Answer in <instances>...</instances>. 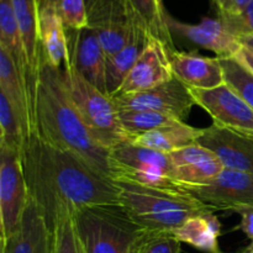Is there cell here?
I'll list each match as a JSON object with an SVG mask.
<instances>
[{
    "label": "cell",
    "mask_w": 253,
    "mask_h": 253,
    "mask_svg": "<svg viewBox=\"0 0 253 253\" xmlns=\"http://www.w3.org/2000/svg\"><path fill=\"white\" fill-rule=\"evenodd\" d=\"M169 158L173 179L183 189L209 184L225 169L219 158L199 143L174 151Z\"/></svg>",
    "instance_id": "obj_15"
},
{
    "label": "cell",
    "mask_w": 253,
    "mask_h": 253,
    "mask_svg": "<svg viewBox=\"0 0 253 253\" xmlns=\"http://www.w3.org/2000/svg\"><path fill=\"white\" fill-rule=\"evenodd\" d=\"M190 93L195 104L211 116L212 124L253 138V109L229 84L209 90L190 89Z\"/></svg>",
    "instance_id": "obj_9"
},
{
    "label": "cell",
    "mask_w": 253,
    "mask_h": 253,
    "mask_svg": "<svg viewBox=\"0 0 253 253\" xmlns=\"http://www.w3.org/2000/svg\"><path fill=\"white\" fill-rule=\"evenodd\" d=\"M240 64L245 67L247 71H250L253 74V52L250 51L247 47L242 46V48L237 52L236 56L234 57Z\"/></svg>",
    "instance_id": "obj_36"
},
{
    "label": "cell",
    "mask_w": 253,
    "mask_h": 253,
    "mask_svg": "<svg viewBox=\"0 0 253 253\" xmlns=\"http://www.w3.org/2000/svg\"><path fill=\"white\" fill-rule=\"evenodd\" d=\"M197 143L214 153L225 169L253 174V138L212 124L203 128Z\"/></svg>",
    "instance_id": "obj_14"
},
{
    "label": "cell",
    "mask_w": 253,
    "mask_h": 253,
    "mask_svg": "<svg viewBox=\"0 0 253 253\" xmlns=\"http://www.w3.org/2000/svg\"><path fill=\"white\" fill-rule=\"evenodd\" d=\"M237 212L241 215V221L234 230L242 231L251 241L242 253H253V209H242Z\"/></svg>",
    "instance_id": "obj_35"
},
{
    "label": "cell",
    "mask_w": 253,
    "mask_h": 253,
    "mask_svg": "<svg viewBox=\"0 0 253 253\" xmlns=\"http://www.w3.org/2000/svg\"><path fill=\"white\" fill-rule=\"evenodd\" d=\"M166 25L170 35H175L195 46L211 51L217 58H234L242 44L235 36H232L219 19L204 17L199 24H187L178 21L167 12Z\"/></svg>",
    "instance_id": "obj_13"
},
{
    "label": "cell",
    "mask_w": 253,
    "mask_h": 253,
    "mask_svg": "<svg viewBox=\"0 0 253 253\" xmlns=\"http://www.w3.org/2000/svg\"><path fill=\"white\" fill-rule=\"evenodd\" d=\"M118 115L121 126L132 140L156 128L180 121L174 116L146 110H118Z\"/></svg>",
    "instance_id": "obj_26"
},
{
    "label": "cell",
    "mask_w": 253,
    "mask_h": 253,
    "mask_svg": "<svg viewBox=\"0 0 253 253\" xmlns=\"http://www.w3.org/2000/svg\"><path fill=\"white\" fill-rule=\"evenodd\" d=\"M0 147H10L22 152L27 140L21 121L5 94L0 93Z\"/></svg>",
    "instance_id": "obj_28"
},
{
    "label": "cell",
    "mask_w": 253,
    "mask_h": 253,
    "mask_svg": "<svg viewBox=\"0 0 253 253\" xmlns=\"http://www.w3.org/2000/svg\"><path fill=\"white\" fill-rule=\"evenodd\" d=\"M116 110H146L184 121L195 104L190 89L174 77L167 83L137 93L110 96Z\"/></svg>",
    "instance_id": "obj_8"
},
{
    "label": "cell",
    "mask_w": 253,
    "mask_h": 253,
    "mask_svg": "<svg viewBox=\"0 0 253 253\" xmlns=\"http://www.w3.org/2000/svg\"><path fill=\"white\" fill-rule=\"evenodd\" d=\"M169 59L174 77L188 88L209 90L226 83L217 57L169 49Z\"/></svg>",
    "instance_id": "obj_18"
},
{
    "label": "cell",
    "mask_w": 253,
    "mask_h": 253,
    "mask_svg": "<svg viewBox=\"0 0 253 253\" xmlns=\"http://www.w3.org/2000/svg\"><path fill=\"white\" fill-rule=\"evenodd\" d=\"M135 15L127 0H95L88 7V26L98 35L108 58L126 44Z\"/></svg>",
    "instance_id": "obj_10"
},
{
    "label": "cell",
    "mask_w": 253,
    "mask_h": 253,
    "mask_svg": "<svg viewBox=\"0 0 253 253\" xmlns=\"http://www.w3.org/2000/svg\"><path fill=\"white\" fill-rule=\"evenodd\" d=\"M221 222L215 212H207L188 219L170 234L180 242L208 253H220L219 237Z\"/></svg>",
    "instance_id": "obj_25"
},
{
    "label": "cell",
    "mask_w": 253,
    "mask_h": 253,
    "mask_svg": "<svg viewBox=\"0 0 253 253\" xmlns=\"http://www.w3.org/2000/svg\"><path fill=\"white\" fill-rule=\"evenodd\" d=\"M169 49L162 40L151 35L142 54L138 57L124 83L114 95L148 90L174 78L170 66Z\"/></svg>",
    "instance_id": "obj_12"
},
{
    "label": "cell",
    "mask_w": 253,
    "mask_h": 253,
    "mask_svg": "<svg viewBox=\"0 0 253 253\" xmlns=\"http://www.w3.org/2000/svg\"><path fill=\"white\" fill-rule=\"evenodd\" d=\"M62 72L72 104L96 142L111 151L121 143L132 141L121 126L118 110L108 94L85 81L71 63L66 64Z\"/></svg>",
    "instance_id": "obj_4"
},
{
    "label": "cell",
    "mask_w": 253,
    "mask_h": 253,
    "mask_svg": "<svg viewBox=\"0 0 253 253\" xmlns=\"http://www.w3.org/2000/svg\"><path fill=\"white\" fill-rule=\"evenodd\" d=\"M151 35L152 34L148 31L145 22L136 14L126 44L118 53L109 57L106 62V90L109 96L119 90L128 72L147 46Z\"/></svg>",
    "instance_id": "obj_20"
},
{
    "label": "cell",
    "mask_w": 253,
    "mask_h": 253,
    "mask_svg": "<svg viewBox=\"0 0 253 253\" xmlns=\"http://www.w3.org/2000/svg\"><path fill=\"white\" fill-rule=\"evenodd\" d=\"M0 93L9 99L29 138L35 131L34 98L12 57L2 47H0Z\"/></svg>",
    "instance_id": "obj_19"
},
{
    "label": "cell",
    "mask_w": 253,
    "mask_h": 253,
    "mask_svg": "<svg viewBox=\"0 0 253 253\" xmlns=\"http://www.w3.org/2000/svg\"><path fill=\"white\" fill-rule=\"evenodd\" d=\"M57 10L67 30L79 31L88 27V6L85 0H59Z\"/></svg>",
    "instance_id": "obj_32"
},
{
    "label": "cell",
    "mask_w": 253,
    "mask_h": 253,
    "mask_svg": "<svg viewBox=\"0 0 253 253\" xmlns=\"http://www.w3.org/2000/svg\"><path fill=\"white\" fill-rule=\"evenodd\" d=\"M133 11L145 22L148 31L153 36L162 40L170 49H174L172 41V35L166 25L165 6L158 2V0H127Z\"/></svg>",
    "instance_id": "obj_27"
},
{
    "label": "cell",
    "mask_w": 253,
    "mask_h": 253,
    "mask_svg": "<svg viewBox=\"0 0 253 253\" xmlns=\"http://www.w3.org/2000/svg\"><path fill=\"white\" fill-rule=\"evenodd\" d=\"M220 253H222V252H220Z\"/></svg>",
    "instance_id": "obj_40"
},
{
    "label": "cell",
    "mask_w": 253,
    "mask_h": 253,
    "mask_svg": "<svg viewBox=\"0 0 253 253\" xmlns=\"http://www.w3.org/2000/svg\"><path fill=\"white\" fill-rule=\"evenodd\" d=\"M53 253H85L73 212H64L54 226Z\"/></svg>",
    "instance_id": "obj_29"
},
{
    "label": "cell",
    "mask_w": 253,
    "mask_h": 253,
    "mask_svg": "<svg viewBox=\"0 0 253 253\" xmlns=\"http://www.w3.org/2000/svg\"><path fill=\"white\" fill-rule=\"evenodd\" d=\"M251 1L252 0H212L219 17L240 14Z\"/></svg>",
    "instance_id": "obj_34"
},
{
    "label": "cell",
    "mask_w": 253,
    "mask_h": 253,
    "mask_svg": "<svg viewBox=\"0 0 253 253\" xmlns=\"http://www.w3.org/2000/svg\"><path fill=\"white\" fill-rule=\"evenodd\" d=\"M35 132L54 147L74 153L114 180L110 151L96 142L72 104L63 72L42 59L34 93Z\"/></svg>",
    "instance_id": "obj_2"
},
{
    "label": "cell",
    "mask_w": 253,
    "mask_h": 253,
    "mask_svg": "<svg viewBox=\"0 0 253 253\" xmlns=\"http://www.w3.org/2000/svg\"><path fill=\"white\" fill-rule=\"evenodd\" d=\"M185 190L215 211L231 210L237 212L242 209H253V174L251 173L224 169L209 184Z\"/></svg>",
    "instance_id": "obj_11"
},
{
    "label": "cell",
    "mask_w": 253,
    "mask_h": 253,
    "mask_svg": "<svg viewBox=\"0 0 253 253\" xmlns=\"http://www.w3.org/2000/svg\"><path fill=\"white\" fill-rule=\"evenodd\" d=\"M180 244L170 232L143 230L133 245L132 253H180Z\"/></svg>",
    "instance_id": "obj_31"
},
{
    "label": "cell",
    "mask_w": 253,
    "mask_h": 253,
    "mask_svg": "<svg viewBox=\"0 0 253 253\" xmlns=\"http://www.w3.org/2000/svg\"><path fill=\"white\" fill-rule=\"evenodd\" d=\"M1 253H53V231L31 198L17 229L1 241Z\"/></svg>",
    "instance_id": "obj_16"
},
{
    "label": "cell",
    "mask_w": 253,
    "mask_h": 253,
    "mask_svg": "<svg viewBox=\"0 0 253 253\" xmlns=\"http://www.w3.org/2000/svg\"><path fill=\"white\" fill-rule=\"evenodd\" d=\"M74 32L73 44L69 49V63L83 77L103 93L106 90V62L108 56L98 35L90 27Z\"/></svg>",
    "instance_id": "obj_17"
},
{
    "label": "cell",
    "mask_w": 253,
    "mask_h": 253,
    "mask_svg": "<svg viewBox=\"0 0 253 253\" xmlns=\"http://www.w3.org/2000/svg\"><path fill=\"white\" fill-rule=\"evenodd\" d=\"M203 128L193 127L185 121H177L170 125L162 126L160 128L137 136L131 142L140 147L151 148L158 152L169 153L182 150L188 146L197 143Z\"/></svg>",
    "instance_id": "obj_24"
},
{
    "label": "cell",
    "mask_w": 253,
    "mask_h": 253,
    "mask_svg": "<svg viewBox=\"0 0 253 253\" xmlns=\"http://www.w3.org/2000/svg\"><path fill=\"white\" fill-rule=\"evenodd\" d=\"M41 2V6H47V5H51V6H58L59 0H40Z\"/></svg>",
    "instance_id": "obj_38"
},
{
    "label": "cell",
    "mask_w": 253,
    "mask_h": 253,
    "mask_svg": "<svg viewBox=\"0 0 253 253\" xmlns=\"http://www.w3.org/2000/svg\"><path fill=\"white\" fill-rule=\"evenodd\" d=\"M225 82L253 109V74L235 58H219Z\"/></svg>",
    "instance_id": "obj_30"
},
{
    "label": "cell",
    "mask_w": 253,
    "mask_h": 253,
    "mask_svg": "<svg viewBox=\"0 0 253 253\" xmlns=\"http://www.w3.org/2000/svg\"><path fill=\"white\" fill-rule=\"evenodd\" d=\"M114 182H131L145 187L168 190H185L172 177L169 155L140 147L131 141L110 151Z\"/></svg>",
    "instance_id": "obj_6"
},
{
    "label": "cell",
    "mask_w": 253,
    "mask_h": 253,
    "mask_svg": "<svg viewBox=\"0 0 253 253\" xmlns=\"http://www.w3.org/2000/svg\"><path fill=\"white\" fill-rule=\"evenodd\" d=\"M227 31L237 40L246 36H253V0L249 6L237 15L219 17Z\"/></svg>",
    "instance_id": "obj_33"
},
{
    "label": "cell",
    "mask_w": 253,
    "mask_h": 253,
    "mask_svg": "<svg viewBox=\"0 0 253 253\" xmlns=\"http://www.w3.org/2000/svg\"><path fill=\"white\" fill-rule=\"evenodd\" d=\"M74 220L85 253H132L143 231L119 205L86 208Z\"/></svg>",
    "instance_id": "obj_5"
},
{
    "label": "cell",
    "mask_w": 253,
    "mask_h": 253,
    "mask_svg": "<svg viewBox=\"0 0 253 253\" xmlns=\"http://www.w3.org/2000/svg\"><path fill=\"white\" fill-rule=\"evenodd\" d=\"M119 207L131 221L147 232H172L197 215L215 212L187 190L145 187L131 182H115Z\"/></svg>",
    "instance_id": "obj_3"
},
{
    "label": "cell",
    "mask_w": 253,
    "mask_h": 253,
    "mask_svg": "<svg viewBox=\"0 0 253 253\" xmlns=\"http://www.w3.org/2000/svg\"><path fill=\"white\" fill-rule=\"evenodd\" d=\"M30 195L21 151L0 147V219L1 241L14 234L24 216Z\"/></svg>",
    "instance_id": "obj_7"
},
{
    "label": "cell",
    "mask_w": 253,
    "mask_h": 253,
    "mask_svg": "<svg viewBox=\"0 0 253 253\" xmlns=\"http://www.w3.org/2000/svg\"><path fill=\"white\" fill-rule=\"evenodd\" d=\"M15 15L24 41L25 52L29 62L30 72L36 83L42 64V49L40 43V0H12Z\"/></svg>",
    "instance_id": "obj_22"
},
{
    "label": "cell",
    "mask_w": 253,
    "mask_h": 253,
    "mask_svg": "<svg viewBox=\"0 0 253 253\" xmlns=\"http://www.w3.org/2000/svg\"><path fill=\"white\" fill-rule=\"evenodd\" d=\"M40 43L42 58L49 66L63 69L69 63L67 29L56 6H41L40 12Z\"/></svg>",
    "instance_id": "obj_21"
},
{
    "label": "cell",
    "mask_w": 253,
    "mask_h": 253,
    "mask_svg": "<svg viewBox=\"0 0 253 253\" xmlns=\"http://www.w3.org/2000/svg\"><path fill=\"white\" fill-rule=\"evenodd\" d=\"M0 47L6 49L7 53L12 57L34 98L36 83L32 79L30 72L24 41L15 15L12 0H0Z\"/></svg>",
    "instance_id": "obj_23"
},
{
    "label": "cell",
    "mask_w": 253,
    "mask_h": 253,
    "mask_svg": "<svg viewBox=\"0 0 253 253\" xmlns=\"http://www.w3.org/2000/svg\"><path fill=\"white\" fill-rule=\"evenodd\" d=\"M29 195L53 231L64 212L119 205V188L74 153L32 132L21 152Z\"/></svg>",
    "instance_id": "obj_1"
},
{
    "label": "cell",
    "mask_w": 253,
    "mask_h": 253,
    "mask_svg": "<svg viewBox=\"0 0 253 253\" xmlns=\"http://www.w3.org/2000/svg\"><path fill=\"white\" fill-rule=\"evenodd\" d=\"M241 42L242 46L247 47L250 51L253 52V36H246V37H242V39L239 40Z\"/></svg>",
    "instance_id": "obj_37"
},
{
    "label": "cell",
    "mask_w": 253,
    "mask_h": 253,
    "mask_svg": "<svg viewBox=\"0 0 253 253\" xmlns=\"http://www.w3.org/2000/svg\"><path fill=\"white\" fill-rule=\"evenodd\" d=\"M158 2H160V4L162 5V6H165V5H163V0H158Z\"/></svg>",
    "instance_id": "obj_39"
}]
</instances>
